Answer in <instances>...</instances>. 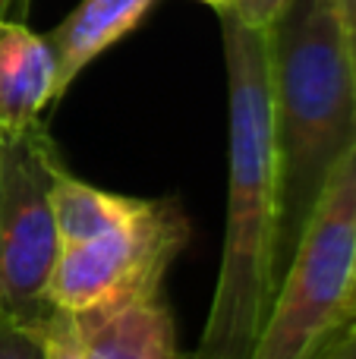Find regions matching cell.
Listing matches in <instances>:
<instances>
[{
  "instance_id": "cell-9",
  "label": "cell",
  "mask_w": 356,
  "mask_h": 359,
  "mask_svg": "<svg viewBox=\"0 0 356 359\" xmlns=\"http://www.w3.org/2000/svg\"><path fill=\"white\" fill-rule=\"evenodd\" d=\"M50 205H54V224L60 246H76V243L95 240V236L130 221L145 205V198L104 192L98 186L85 183V180L73 177L63 168L54 180V189H50Z\"/></svg>"
},
{
  "instance_id": "cell-2",
  "label": "cell",
  "mask_w": 356,
  "mask_h": 359,
  "mask_svg": "<svg viewBox=\"0 0 356 359\" xmlns=\"http://www.w3.org/2000/svg\"><path fill=\"white\" fill-rule=\"evenodd\" d=\"M278 151V268L315 198L356 145V73L341 0H294L268 29Z\"/></svg>"
},
{
  "instance_id": "cell-12",
  "label": "cell",
  "mask_w": 356,
  "mask_h": 359,
  "mask_svg": "<svg viewBox=\"0 0 356 359\" xmlns=\"http://www.w3.org/2000/svg\"><path fill=\"white\" fill-rule=\"evenodd\" d=\"M344 10V32H347V48H350V63L356 73V0H341Z\"/></svg>"
},
{
  "instance_id": "cell-11",
  "label": "cell",
  "mask_w": 356,
  "mask_h": 359,
  "mask_svg": "<svg viewBox=\"0 0 356 359\" xmlns=\"http://www.w3.org/2000/svg\"><path fill=\"white\" fill-rule=\"evenodd\" d=\"M315 356L319 359H356V322L334 331Z\"/></svg>"
},
{
  "instance_id": "cell-7",
  "label": "cell",
  "mask_w": 356,
  "mask_h": 359,
  "mask_svg": "<svg viewBox=\"0 0 356 359\" xmlns=\"http://www.w3.org/2000/svg\"><path fill=\"white\" fill-rule=\"evenodd\" d=\"M54 54L44 35L19 19H0V130L22 133L57 104Z\"/></svg>"
},
{
  "instance_id": "cell-5",
  "label": "cell",
  "mask_w": 356,
  "mask_h": 359,
  "mask_svg": "<svg viewBox=\"0 0 356 359\" xmlns=\"http://www.w3.org/2000/svg\"><path fill=\"white\" fill-rule=\"evenodd\" d=\"M186 240L189 224L180 205L174 198H145L120 227L60 246L48 280V303L63 312H85L139 293H158Z\"/></svg>"
},
{
  "instance_id": "cell-4",
  "label": "cell",
  "mask_w": 356,
  "mask_h": 359,
  "mask_svg": "<svg viewBox=\"0 0 356 359\" xmlns=\"http://www.w3.org/2000/svg\"><path fill=\"white\" fill-rule=\"evenodd\" d=\"M63 170L44 123L0 130V356H29L25 331L50 309L60 255L50 189Z\"/></svg>"
},
{
  "instance_id": "cell-14",
  "label": "cell",
  "mask_w": 356,
  "mask_h": 359,
  "mask_svg": "<svg viewBox=\"0 0 356 359\" xmlns=\"http://www.w3.org/2000/svg\"><path fill=\"white\" fill-rule=\"evenodd\" d=\"M353 322H356V268H353L350 293H347V303H344V316H341V328H344V325H353ZM322 347H325V344H322Z\"/></svg>"
},
{
  "instance_id": "cell-6",
  "label": "cell",
  "mask_w": 356,
  "mask_h": 359,
  "mask_svg": "<svg viewBox=\"0 0 356 359\" xmlns=\"http://www.w3.org/2000/svg\"><path fill=\"white\" fill-rule=\"evenodd\" d=\"M32 356L44 359H174L177 328L161 290L85 312L50 306L25 331Z\"/></svg>"
},
{
  "instance_id": "cell-3",
  "label": "cell",
  "mask_w": 356,
  "mask_h": 359,
  "mask_svg": "<svg viewBox=\"0 0 356 359\" xmlns=\"http://www.w3.org/2000/svg\"><path fill=\"white\" fill-rule=\"evenodd\" d=\"M356 268V145L331 170L284 265L252 359H313L341 328Z\"/></svg>"
},
{
  "instance_id": "cell-1",
  "label": "cell",
  "mask_w": 356,
  "mask_h": 359,
  "mask_svg": "<svg viewBox=\"0 0 356 359\" xmlns=\"http://www.w3.org/2000/svg\"><path fill=\"white\" fill-rule=\"evenodd\" d=\"M227 63V221L218 284L202 328L208 359H252L278 293V151L268 29L221 10Z\"/></svg>"
},
{
  "instance_id": "cell-13",
  "label": "cell",
  "mask_w": 356,
  "mask_h": 359,
  "mask_svg": "<svg viewBox=\"0 0 356 359\" xmlns=\"http://www.w3.org/2000/svg\"><path fill=\"white\" fill-rule=\"evenodd\" d=\"M32 10V0H0V19H19L25 22Z\"/></svg>"
},
{
  "instance_id": "cell-8",
  "label": "cell",
  "mask_w": 356,
  "mask_h": 359,
  "mask_svg": "<svg viewBox=\"0 0 356 359\" xmlns=\"http://www.w3.org/2000/svg\"><path fill=\"white\" fill-rule=\"evenodd\" d=\"M155 4L158 0H79V6L44 35L54 54L57 98L95 57L130 35Z\"/></svg>"
},
{
  "instance_id": "cell-15",
  "label": "cell",
  "mask_w": 356,
  "mask_h": 359,
  "mask_svg": "<svg viewBox=\"0 0 356 359\" xmlns=\"http://www.w3.org/2000/svg\"><path fill=\"white\" fill-rule=\"evenodd\" d=\"M202 4H208V6H214V10H227V6H231L233 4V0H202Z\"/></svg>"
},
{
  "instance_id": "cell-10",
  "label": "cell",
  "mask_w": 356,
  "mask_h": 359,
  "mask_svg": "<svg viewBox=\"0 0 356 359\" xmlns=\"http://www.w3.org/2000/svg\"><path fill=\"white\" fill-rule=\"evenodd\" d=\"M290 4L294 0H233L227 13H233L240 22L252 25V29H271Z\"/></svg>"
}]
</instances>
